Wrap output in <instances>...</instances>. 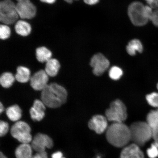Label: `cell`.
<instances>
[{
    "label": "cell",
    "mask_w": 158,
    "mask_h": 158,
    "mask_svg": "<svg viewBox=\"0 0 158 158\" xmlns=\"http://www.w3.org/2000/svg\"><path fill=\"white\" fill-rule=\"evenodd\" d=\"M68 96V92L64 87L51 83L41 91V99L47 107L56 108L66 103Z\"/></svg>",
    "instance_id": "cell-1"
},
{
    "label": "cell",
    "mask_w": 158,
    "mask_h": 158,
    "mask_svg": "<svg viewBox=\"0 0 158 158\" xmlns=\"http://www.w3.org/2000/svg\"><path fill=\"white\" fill-rule=\"evenodd\" d=\"M106 137L109 143L117 148L125 147L131 141L129 127L123 123H113L108 126Z\"/></svg>",
    "instance_id": "cell-2"
},
{
    "label": "cell",
    "mask_w": 158,
    "mask_h": 158,
    "mask_svg": "<svg viewBox=\"0 0 158 158\" xmlns=\"http://www.w3.org/2000/svg\"><path fill=\"white\" fill-rule=\"evenodd\" d=\"M131 141L133 143L142 147L153 138L152 131L147 122H137L129 127Z\"/></svg>",
    "instance_id": "cell-3"
},
{
    "label": "cell",
    "mask_w": 158,
    "mask_h": 158,
    "mask_svg": "<svg viewBox=\"0 0 158 158\" xmlns=\"http://www.w3.org/2000/svg\"><path fill=\"white\" fill-rule=\"evenodd\" d=\"M19 19L16 3L13 0H1L0 2V22L9 26L15 24Z\"/></svg>",
    "instance_id": "cell-4"
},
{
    "label": "cell",
    "mask_w": 158,
    "mask_h": 158,
    "mask_svg": "<svg viewBox=\"0 0 158 158\" xmlns=\"http://www.w3.org/2000/svg\"><path fill=\"white\" fill-rule=\"evenodd\" d=\"M106 117L113 123H123L127 119V113L125 105L121 100L116 99L110 103L106 110Z\"/></svg>",
    "instance_id": "cell-5"
},
{
    "label": "cell",
    "mask_w": 158,
    "mask_h": 158,
    "mask_svg": "<svg viewBox=\"0 0 158 158\" xmlns=\"http://www.w3.org/2000/svg\"><path fill=\"white\" fill-rule=\"evenodd\" d=\"M128 13L132 23L136 26H143L149 20L146 13V6L140 2L131 3L128 7Z\"/></svg>",
    "instance_id": "cell-6"
},
{
    "label": "cell",
    "mask_w": 158,
    "mask_h": 158,
    "mask_svg": "<svg viewBox=\"0 0 158 158\" xmlns=\"http://www.w3.org/2000/svg\"><path fill=\"white\" fill-rule=\"evenodd\" d=\"M31 131L30 126L27 122L19 121L12 126L10 133L14 138L21 143H29L33 139Z\"/></svg>",
    "instance_id": "cell-7"
},
{
    "label": "cell",
    "mask_w": 158,
    "mask_h": 158,
    "mask_svg": "<svg viewBox=\"0 0 158 158\" xmlns=\"http://www.w3.org/2000/svg\"><path fill=\"white\" fill-rule=\"evenodd\" d=\"M16 6L20 19L29 21L36 16L37 8L31 0H22L17 2Z\"/></svg>",
    "instance_id": "cell-8"
},
{
    "label": "cell",
    "mask_w": 158,
    "mask_h": 158,
    "mask_svg": "<svg viewBox=\"0 0 158 158\" xmlns=\"http://www.w3.org/2000/svg\"><path fill=\"white\" fill-rule=\"evenodd\" d=\"M33 150L37 152L45 151L46 148L51 149L54 146V142L47 134L39 133L35 134L31 142Z\"/></svg>",
    "instance_id": "cell-9"
},
{
    "label": "cell",
    "mask_w": 158,
    "mask_h": 158,
    "mask_svg": "<svg viewBox=\"0 0 158 158\" xmlns=\"http://www.w3.org/2000/svg\"><path fill=\"white\" fill-rule=\"evenodd\" d=\"M90 65L93 72L96 76H101L109 68L110 62L101 53L95 54L91 59Z\"/></svg>",
    "instance_id": "cell-10"
},
{
    "label": "cell",
    "mask_w": 158,
    "mask_h": 158,
    "mask_svg": "<svg viewBox=\"0 0 158 158\" xmlns=\"http://www.w3.org/2000/svg\"><path fill=\"white\" fill-rule=\"evenodd\" d=\"M48 75L44 70H41L31 77L30 85L35 90L42 91L48 85Z\"/></svg>",
    "instance_id": "cell-11"
},
{
    "label": "cell",
    "mask_w": 158,
    "mask_h": 158,
    "mask_svg": "<svg viewBox=\"0 0 158 158\" xmlns=\"http://www.w3.org/2000/svg\"><path fill=\"white\" fill-rule=\"evenodd\" d=\"M108 120L106 116L97 114L94 116L89 121L88 127L97 134H101L107 129Z\"/></svg>",
    "instance_id": "cell-12"
},
{
    "label": "cell",
    "mask_w": 158,
    "mask_h": 158,
    "mask_svg": "<svg viewBox=\"0 0 158 158\" xmlns=\"http://www.w3.org/2000/svg\"><path fill=\"white\" fill-rule=\"evenodd\" d=\"M32 27L28 21L20 19L14 24L15 32L19 37H27L31 34Z\"/></svg>",
    "instance_id": "cell-13"
},
{
    "label": "cell",
    "mask_w": 158,
    "mask_h": 158,
    "mask_svg": "<svg viewBox=\"0 0 158 158\" xmlns=\"http://www.w3.org/2000/svg\"><path fill=\"white\" fill-rule=\"evenodd\" d=\"M120 158H144V156L139 146L133 143L124 147Z\"/></svg>",
    "instance_id": "cell-14"
},
{
    "label": "cell",
    "mask_w": 158,
    "mask_h": 158,
    "mask_svg": "<svg viewBox=\"0 0 158 158\" xmlns=\"http://www.w3.org/2000/svg\"><path fill=\"white\" fill-rule=\"evenodd\" d=\"M147 122L152 131L153 138L155 140L158 135V108L152 110L148 114Z\"/></svg>",
    "instance_id": "cell-15"
},
{
    "label": "cell",
    "mask_w": 158,
    "mask_h": 158,
    "mask_svg": "<svg viewBox=\"0 0 158 158\" xmlns=\"http://www.w3.org/2000/svg\"><path fill=\"white\" fill-rule=\"evenodd\" d=\"M32 148L29 143H21L16 149L15 155L16 158H31Z\"/></svg>",
    "instance_id": "cell-16"
},
{
    "label": "cell",
    "mask_w": 158,
    "mask_h": 158,
    "mask_svg": "<svg viewBox=\"0 0 158 158\" xmlns=\"http://www.w3.org/2000/svg\"><path fill=\"white\" fill-rule=\"evenodd\" d=\"M60 68V64L56 59L51 58L45 64V72L49 76L54 77L58 74Z\"/></svg>",
    "instance_id": "cell-17"
},
{
    "label": "cell",
    "mask_w": 158,
    "mask_h": 158,
    "mask_svg": "<svg viewBox=\"0 0 158 158\" xmlns=\"http://www.w3.org/2000/svg\"><path fill=\"white\" fill-rule=\"evenodd\" d=\"M52 52L47 47L42 46L37 47L35 49V56L39 62L46 63L52 58Z\"/></svg>",
    "instance_id": "cell-18"
},
{
    "label": "cell",
    "mask_w": 158,
    "mask_h": 158,
    "mask_svg": "<svg viewBox=\"0 0 158 158\" xmlns=\"http://www.w3.org/2000/svg\"><path fill=\"white\" fill-rule=\"evenodd\" d=\"M15 77V80L18 82L21 83H27L30 80V70L27 67L19 66L17 68Z\"/></svg>",
    "instance_id": "cell-19"
},
{
    "label": "cell",
    "mask_w": 158,
    "mask_h": 158,
    "mask_svg": "<svg viewBox=\"0 0 158 158\" xmlns=\"http://www.w3.org/2000/svg\"><path fill=\"white\" fill-rule=\"evenodd\" d=\"M22 113L21 108L17 104L9 106L6 110V114L8 118L13 122L19 121L22 117Z\"/></svg>",
    "instance_id": "cell-20"
},
{
    "label": "cell",
    "mask_w": 158,
    "mask_h": 158,
    "mask_svg": "<svg viewBox=\"0 0 158 158\" xmlns=\"http://www.w3.org/2000/svg\"><path fill=\"white\" fill-rule=\"evenodd\" d=\"M143 50V46L141 41L137 39L132 40L128 43L126 47V51L131 56L135 55L137 52L141 53Z\"/></svg>",
    "instance_id": "cell-21"
},
{
    "label": "cell",
    "mask_w": 158,
    "mask_h": 158,
    "mask_svg": "<svg viewBox=\"0 0 158 158\" xmlns=\"http://www.w3.org/2000/svg\"><path fill=\"white\" fill-rule=\"evenodd\" d=\"M15 80V76L10 72H5L0 77V84L2 87L8 88L12 85Z\"/></svg>",
    "instance_id": "cell-22"
},
{
    "label": "cell",
    "mask_w": 158,
    "mask_h": 158,
    "mask_svg": "<svg viewBox=\"0 0 158 158\" xmlns=\"http://www.w3.org/2000/svg\"><path fill=\"white\" fill-rule=\"evenodd\" d=\"M12 31L10 26L1 23L0 25V39L2 41L7 40L10 38Z\"/></svg>",
    "instance_id": "cell-23"
},
{
    "label": "cell",
    "mask_w": 158,
    "mask_h": 158,
    "mask_svg": "<svg viewBox=\"0 0 158 158\" xmlns=\"http://www.w3.org/2000/svg\"><path fill=\"white\" fill-rule=\"evenodd\" d=\"M123 74L122 69L117 66L111 67L109 71V76L110 78L114 80H118L121 77Z\"/></svg>",
    "instance_id": "cell-24"
},
{
    "label": "cell",
    "mask_w": 158,
    "mask_h": 158,
    "mask_svg": "<svg viewBox=\"0 0 158 158\" xmlns=\"http://www.w3.org/2000/svg\"><path fill=\"white\" fill-rule=\"evenodd\" d=\"M146 98L149 105L153 107L158 108V93L154 92L148 94Z\"/></svg>",
    "instance_id": "cell-25"
},
{
    "label": "cell",
    "mask_w": 158,
    "mask_h": 158,
    "mask_svg": "<svg viewBox=\"0 0 158 158\" xmlns=\"http://www.w3.org/2000/svg\"><path fill=\"white\" fill-rule=\"evenodd\" d=\"M29 113L31 119L35 121H40L44 118L45 112H42L35 110L32 106L29 110Z\"/></svg>",
    "instance_id": "cell-26"
},
{
    "label": "cell",
    "mask_w": 158,
    "mask_h": 158,
    "mask_svg": "<svg viewBox=\"0 0 158 158\" xmlns=\"http://www.w3.org/2000/svg\"><path fill=\"white\" fill-rule=\"evenodd\" d=\"M147 153L150 158H156L158 156V146L155 142L147 150Z\"/></svg>",
    "instance_id": "cell-27"
},
{
    "label": "cell",
    "mask_w": 158,
    "mask_h": 158,
    "mask_svg": "<svg viewBox=\"0 0 158 158\" xmlns=\"http://www.w3.org/2000/svg\"><path fill=\"white\" fill-rule=\"evenodd\" d=\"M9 130V123L6 122L1 120L0 122V136L3 137L6 135Z\"/></svg>",
    "instance_id": "cell-28"
},
{
    "label": "cell",
    "mask_w": 158,
    "mask_h": 158,
    "mask_svg": "<svg viewBox=\"0 0 158 158\" xmlns=\"http://www.w3.org/2000/svg\"><path fill=\"white\" fill-rule=\"evenodd\" d=\"M150 20L156 27H158V9L153 11L152 15Z\"/></svg>",
    "instance_id": "cell-29"
},
{
    "label": "cell",
    "mask_w": 158,
    "mask_h": 158,
    "mask_svg": "<svg viewBox=\"0 0 158 158\" xmlns=\"http://www.w3.org/2000/svg\"><path fill=\"white\" fill-rule=\"evenodd\" d=\"M152 8L158 9V0H145Z\"/></svg>",
    "instance_id": "cell-30"
},
{
    "label": "cell",
    "mask_w": 158,
    "mask_h": 158,
    "mask_svg": "<svg viewBox=\"0 0 158 158\" xmlns=\"http://www.w3.org/2000/svg\"><path fill=\"white\" fill-rule=\"evenodd\" d=\"M31 158H48V156L46 152L45 151L37 152L35 155L33 156Z\"/></svg>",
    "instance_id": "cell-31"
},
{
    "label": "cell",
    "mask_w": 158,
    "mask_h": 158,
    "mask_svg": "<svg viewBox=\"0 0 158 158\" xmlns=\"http://www.w3.org/2000/svg\"><path fill=\"white\" fill-rule=\"evenodd\" d=\"M40 2L49 5L54 4L57 1V0H39Z\"/></svg>",
    "instance_id": "cell-32"
},
{
    "label": "cell",
    "mask_w": 158,
    "mask_h": 158,
    "mask_svg": "<svg viewBox=\"0 0 158 158\" xmlns=\"http://www.w3.org/2000/svg\"><path fill=\"white\" fill-rule=\"evenodd\" d=\"M52 158H65L63 157V155L61 152H56L53 153L51 156Z\"/></svg>",
    "instance_id": "cell-33"
},
{
    "label": "cell",
    "mask_w": 158,
    "mask_h": 158,
    "mask_svg": "<svg viewBox=\"0 0 158 158\" xmlns=\"http://www.w3.org/2000/svg\"><path fill=\"white\" fill-rule=\"evenodd\" d=\"M99 0H83L84 2L88 5H93L98 3Z\"/></svg>",
    "instance_id": "cell-34"
},
{
    "label": "cell",
    "mask_w": 158,
    "mask_h": 158,
    "mask_svg": "<svg viewBox=\"0 0 158 158\" xmlns=\"http://www.w3.org/2000/svg\"><path fill=\"white\" fill-rule=\"evenodd\" d=\"M63 1H64L65 2L69 4H71L73 3L74 2L77 1H79V0H63Z\"/></svg>",
    "instance_id": "cell-35"
},
{
    "label": "cell",
    "mask_w": 158,
    "mask_h": 158,
    "mask_svg": "<svg viewBox=\"0 0 158 158\" xmlns=\"http://www.w3.org/2000/svg\"><path fill=\"white\" fill-rule=\"evenodd\" d=\"M4 110L3 105L2 102H0V113L1 114Z\"/></svg>",
    "instance_id": "cell-36"
},
{
    "label": "cell",
    "mask_w": 158,
    "mask_h": 158,
    "mask_svg": "<svg viewBox=\"0 0 158 158\" xmlns=\"http://www.w3.org/2000/svg\"><path fill=\"white\" fill-rule=\"evenodd\" d=\"M0 158H8L2 152H0Z\"/></svg>",
    "instance_id": "cell-37"
},
{
    "label": "cell",
    "mask_w": 158,
    "mask_h": 158,
    "mask_svg": "<svg viewBox=\"0 0 158 158\" xmlns=\"http://www.w3.org/2000/svg\"><path fill=\"white\" fill-rule=\"evenodd\" d=\"M155 141L156 143L157 144V145L158 146V135L157 136V137L156 138V139L155 140Z\"/></svg>",
    "instance_id": "cell-38"
},
{
    "label": "cell",
    "mask_w": 158,
    "mask_h": 158,
    "mask_svg": "<svg viewBox=\"0 0 158 158\" xmlns=\"http://www.w3.org/2000/svg\"><path fill=\"white\" fill-rule=\"evenodd\" d=\"M96 158H101V157L100 156H98Z\"/></svg>",
    "instance_id": "cell-39"
},
{
    "label": "cell",
    "mask_w": 158,
    "mask_h": 158,
    "mask_svg": "<svg viewBox=\"0 0 158 158\" xmlns=\"http://www.w3.org/2000/svg\"><path fill=\"white\" fill-rule=\"evenodd\" d=\"M16 1L17 2H18V1H22V0H16Z\"/></svg>",
    "instance_id": "cell-40"
},
{
    "label": "cell",
    "mask_w": 158,
    "mask_h": 158,
    "mask_svg": "<svg viewBox=\"0 0 158 158\" xmlns=\"http://www.w3.org/2000/svg\"><path fill=\"white\" fill-rule=\"evenodd\" d=\"M157 89L158 90V84H157Z\"/></svg>",
    "instance_id": "cell-41"
},
{
    "label": "cell",
    "mask_w": 158,
    "mask_h": 158,
    "mask_svg": "<svg viewBox=\"0 0 158 158\" xmlns=\"http://www.w3.org/2000/svg\"><path fill=\"white\" fill-rule=\"evenodd\" d=\"M61 22H62V21H61ZM64 24H65V23H64Z\"/></svg>",
    "instance_id": "cell-42"
}]
</instances>
